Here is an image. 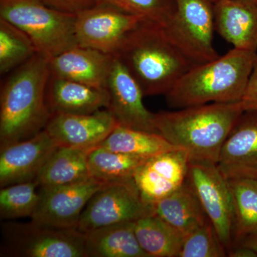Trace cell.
Masks as SVG:
<instances>
[{"mask_svg":"<svg viewBox=\"0 0 257 257\" xmlns=\"http://www.w3.org/2000/svg\"><path fill=\"white\" fill-rule=\"evenodd\" d=\"M148 160L95 147L88 154L89 176L105 184L128 180Z\"/></svg>","mask_w":257,"mask_h":257,"instance_id":"d4e9b609","label":"cell"},{"mask_svg":"<svg viewBox=\"0 0 257 257\" xmlns=\"http://www.w3.org/2000/svg\"><path fill=\"white\" fill-rule=\"evenodd\" d=\"M227 256L231 257H257V253L252 248L237 243L229 250Z\"/></svg>","mask_w":257,"mask_h":257,"instance_id":"d6a6232c","label":"cell"},{"mask_svg":"<svg viewBox=\"0 0 257 257\" xmlns=\"http://www.w3.org/2000/svg\"><path fill=\"white\" fill-rule=\"evenodd\" d=\"M218 169L226 179H257V111H244L221 148Z\"/></svg>","mask_w":257,"mask_h":257,"instance_id":"5bb4252c","label":"cell"},{"mask_svg":"<svg viewBox=\"0 0 257 257\" xmlns=\"http://www.w3.org/2000/svg\"><path fill=\"white\" fill-rule=\"evenodd\" d=\"M243 246L252 248L257 253V234L250 235L241 239L239 243Z\"/></svg>","mask_w":257,"mask_h":257,"instance_id":"836d02e7","label":"cell"},{"mask_svg":"<svg viewBox=\"0 0 257 257\" xmlns=\"http://www.w3.org/2000/svg\"><path fill=\"white\" fill-rule=\"evenodd\" d=\"M37 53L35 45L20 29L0 18V73L14 71Z\"/></svg>","mask_w":257,"mask_h":257,"instance_id":"4316f807","label":"cell"},{"mask_svg":"<svg viewBox=\"0 0 257 257\" xmlns=\"http://www.w3.org/2000/svg\"><path fill=\"white\" fill-rule=\"evenodd\" d=\"M239 102L243 111H257V56L247 85Z\"/></svg>","mask_w":257,"mask_h":257,"instance_id":"4dcf8cb0","label":"cell"},{"mask_svg":"<svg viewBox=\"0 0 257 257\" xmlns=\"http://www.w3.org/2000/svg\"><path fill=\"white\" fill-rule=\"evenodd\" d=\"M58 146L45 130L0 152V187L35 180Z\"/></svg>","mask_w":257,"mask_h":257,"instance_id":"9a60e30c","label":"cell"},{"mask_svg":"<svg viewBox=\"0 0 257 257\" xmlns=\"http://www.w3.org/2000/svg\"><path fill=\"white\" fill-rule=\"evenodd\" d=\"M36 180L12 184L0 190V217L14 219L31 217L40 202Z\"/></svg>","mask_w":257,"mask_h":257,"instance_id":"83f0119b","label":"cell"},{"mask_svg":"<svg viewBox=\"0 0 257 257\" xmlns=\"http://www.w3.org/2000/svg\"><path fill=\"white\" fill-rule=\"evenodd\" d=\"M117 124L111 111L104 109L92 114H53L45 130L58 147L90 151Z\"/></svg>","mask_w":257,"mask_h":257,"instance_id":"4fadbf2b","label":"cell"},{"mask_svg":"<svg viewBox=\"0 0 257 257\" xmlns=\"http://www.w3.org/2000/svg\"><path fill=\"white\" fill-rule=\"evenodd\" d=\"M214 1H216V0H214Z\"/></svg>","mask_w":257,"mask_h":257,"instance_id":"e575fe53","label":"cell"},{"mask_svg":"<svg viewBox=\"0 0 257 257\" xmlns=\"http://www.w3.org/2000/svg\"><path fill=\"white\" fill-rule=\"evenodd\" d=\"M49 60L37 53L10 74L0 94V148L45 130L52 113L46 100Z\"/></svg>","mask_w":257,"mask_h":257,"instance_id":"7a4b0ae2","label":"cell"},{"mask_svg":"<svg viewBox=\"0 0 257 257\" xmlns=\"http://www.w3.org/2000/svg\"><path fill=\"white\" fill-rule=\"evenodd\" d=\"M46 100L52 114H92L107 109L109 95L105 88L51 76L47 84Z\"/></svg>","mask_w":257,"mask_h":257,"instance_id":"d6986e66","label":"cell"},{"mask_svg":"<svg viewBox=\"0 0 257 257\" xmlns=\"http://www.w3.org/2000/svg\"><path fill=\"white\" fill-rule=\"evenodd\" d=\"M85 235L87 257H149L139 243L133 222L98 228Z\"/></svg>","mask_w":257,"mask_h":257,"instance_id":"44dd1931","label":"cell"},{"mask_svg":"<svg viewBox=\"0 0 257 257\" xmlns=\"http://www.w3.org/2000/svg\"><path fill=\"white\" fill-rule=\"evenodd\" d=\"M96 4L109 5L163 28L170 23L176 10L175 0H96Z\"/></svg>","mask_w":257,"mask_h":257,"instance_id":"f1b7e54d","label":"cell"},{"mask_svg":"<svg viewBox=\"0 0 257 257\" xmlns=\"http://www.w3.org/2000/svg\"><path fill=\"white\" fill-rule=\"evenodd\" d=\"M240 102L210 103L155 114L157 133L189 162L216 165L225 140L243 112Z\"/></svg>","mask_w":257,"mask_h":257,"instance_id":"6da1fadb","label":"cell"},{"mask_svg":"<svg viewBox=\"0 0 257 257\" xmlns=\"http://www.w3.org/2000/svg\"><path fill=\"white\" fill-rule=\"evenodd\" d=\"M89 152L80 149L57 147L35 179L39 187H59L90 177L88 168Z\"/></svg>","mask_w":257,"mask_h":257,"instance_id":"7402d4cb","label":"cell"},{"mask_svg":"<svg viewBox=\"0 0 257 257\" xmlns=\"http://www.w3.org/2000/svg\"><path fill=\"white\" fill-rule=\"evenodd\" d=\"M44 3L55 9L77 14L82 10L96 5V0H42Z\"/></svg>","mask_w":257,"mask_h":257,"instance_id":"1f68e13d","label":"cell"},{"mask_svg":"<svg viewBox=\"0 0 257 257\" xmlns=\"http://www.w3.org/2000/svg\"><path fill=\"white\" fill-rule=\"evenodd\" d=\"M154 213L141 197L135 179L106 184L91 198L77 229L83 233L119 223L133 222Z\"/></svg>","mask_w":257,"mask_h":257,"instance_id":"ba28073f","label":"cell"},{"mask_svg":"<svg viewBox=\"0 0 257 257\" xmlns=\"http://www.w3.org/2000/svg\"><path fill=\"white\" fill-rule=\"evenodd\" d=\"M257 56L234 48L224 55L189 69L166 96L176 109L210 103L239 102Z\"/></svg>","mask_w":257,"mask_h":257,"instance_id":"277c9868","label":"cell"},{"mask_svg":"<svg viewBox=\"0 0 257 257\" xmlns=\"http://www.w3.org/2000/svg\"><path fill=\"white\" fill-rule=\"evenodd\" d=\"M175 15L165 29L175 46L193 63L219 57L213 45L214 0H175Z\"/></svg>","mask_w":257,"mask_h":257,"instance_id":"52a82bcc","label":"cell"},{"mask_svg":"<svg viewBox=\"0 0 257 257\" xmlns=\"http://www.w3.org/2000/svg\"><path fill=\"white\" fill-rule=\"evenodd\" d=\"M140 246L149 257H178L184 236L155 213L133 221Z\"/></svg>","mask_w":257,"mask_h":257,"instance_id":"603a6c76","label":"cell"},{"mask_svg":"<svg viewBox=\"0 0 257 257\" xmlns=\"http://www.w3.org/2000/svg\"><path fill=\"white\" fill-rule=\"evenodd\" d=\"M114 56L145 96L167 95L196 65L171 41L165 29L146 20L126 35Z\"/></svg>","mask_w":257,"mask_h":257,"instance_id":"3957f363","label":"cell"},{"mask_svg":"<svg viewBox=\"0 0 257 257\" xmlns=\"http://www.w3.org/2000/svg\"><path fill=\"white\" fill-rule=\"evenodd\" d=\"M98 147L119 153L150 159L165 152L180 150L159 133L117 124Z\"/></svg>","mask_w":257,"mask_h":257,"instance_id":"cb8c5ba5","label":"cell"},{"mask_svg":"<svg viewBox=\"0 0 257 257\" xmlns=\"http://www.w3.org/2000/svg\"><path fill=\"white\" fill-rule=\"evenodd\" d=\"M1 256L87 257L85 233L57 229L31 221L3 225Z\"/></svg>","mask_w":257,"mask_h":257,"instance_id":"8992f818","label":"cell"},{"mask_svg":"<svg viewBox=\"0 0 257 257\" xmlns=\"http://www.w3.org/2000/svg\"><path fill=\"white\" fill-rule=\"evenodd\" d=\"M234 212V239L257 234V179H228Z\"/></svg>","mask_w":257,"mask_h":257,"instance_id":"484cf974","label":"cell"},{"mask_svg":"<svg viewBox=\"0 0 257 257\" xmlns=\"http://www.w3.org/2000/svg\"><path fill=\"white\" fill-rule=\"evenodd\" d=\"M105 183L89 177L75 183L41 188L31 221L57 229H77L84 208Z\"/></svg>","mask_w":257,"mask_h":257,"instance_id":"8fae6325","label":"cell"},{"mask_svg":"<svg viewBox=\"0 0 257 257\" xmlns=\"http://www.w3.org/2000/svg\"><path fill=\"white\" fill-rule=\"evenodd\" d=\"M215 29L234 48L256 52L257 0H216Z\"/></svg>","mask_w":257,"mask_h":257,"instance_id":"ac0fdd59","label":"cell"},{"mask_svg":"<svg viewBox=\"0 0 257 257\" xmlns=\"http://www.w3.org/2000/svg\"><path fill=\"white\" fill-rule=\"evenodd\" d=\"M76 15L77 44L111 56L116 55L126 35L145 21L106 5L96 4Z\"/></svg>","mask_w":257,"mask_h":257,"instance_id":"30bf717a","label":"cell"},{"mask_svg":"<svg viewBox=\"0 0 257 257\" xmlns=\"http://www.w3.org/2000/svg\"><path fill=\"white\" fill-rule=\"evenodd\" d=\"M154 213L184 237L210 222L197 194L187 181L178 189L152 204Z\"/></svg>","mask_w":257,"mask_h":257,"instance_id":"ffe728a7","label":"cell"},{"mask_svg":"<svg viewBox=\"0 0 257 257\" xmlns=\"http://www.w3.org/2000/svg\"><path fill=\"white\" fill-rule=\"evenodd\" d=\"M113 57L76 45L49 60L51 76L106 89Z\"/></svg>","mask_w":257,"mask_h":257,"instance_id":"e0dca14e","label":"cell"},{"mask_svg":"<svg viewBox=\"0 0 257 257\" xmlns=\"http://www.w3.org/2000/svg\"><path fill=\"white\" fill-rule=\"evenodd\" d=\"M227 251L211 222L184 237L178 257H224Z\"/></svg>","mask_w":257,"mask_h":257,"instance_id":"f546056e","label":"cell"},{"mask_svg":"<svg viewBox=\"0 0 257 257\" xmlns=\"http://www.w3.org/2000/svg\"><path fill=\"white\" fill-rule=\"evenodd\" d=\"M187 181L197 194L228 254L234 238V212L229 181L216 165L198 162H189Z\"/></svg>","mask_w":257,"mask_h":257,"instance_id":"9c48e42d","label":"cell"},{"mask_svg":"<svg viewBox=\"0 0 257 257\" xmlns=\"http://www.w3.org/2000/svg\"><path fill=\"white\" fill-rule=\"evenodd\" d=\"M76 16L51 8L42 0H0V18L25 32L37 53L48 60L78 45Z\"/></svg>","mask_w":257,"mask_h":257,"instance_id":"5b68a950","label":"cell"},{"mask_svg":"<svg viewBox=\"0 0 257 257\" xmlns=\"http://www.w3.org/2000/svg\"><path fill=\"white\" fill-rule=\"evenodd\" d=\"M106 89L109 95L107 109L114 115L118 124L157 133L155 114L145 107L143 103L145 95L142 88L122 62L115 56Z\"/></svg>","mask_w":257,"mask_h":257,"instance_id":"7c38bea8","label":"cell"},{"mask_svg":"<svg viewBox=\"0 0 257 257\" xmlns=\"http://www.w3.org/2000/svg\"><path fill=\"white\" fill-rule=\"evenodd\" d=\"M189 165L188 156L182 150L149 159L134 177L145 202L152 205L178 189L187 181Z\"/></svg>","mask_w":257,"mask_h":257,"instance_id":"2e32d148","label":"cell"}]
</instances>
